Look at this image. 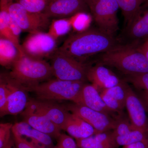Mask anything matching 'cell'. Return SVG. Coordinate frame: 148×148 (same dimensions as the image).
I'll list each match as a JSON object with an SVG mask.
<instances>
[{"label": "cell", "mask_w": 148, "mask_h": 148, "mask_svg": "<svg viewBox=\"0 0 148 148\" xmlns=\"http://www.w3.org/2000/svg\"><path fill=\"white\" fill-rule=\"evenodd\" d=\"M24 121L31 127L57 140L61 130L50 119L37 111L28 102L27 107L21 114Z\"/></svg>", "instance_id": "obj_12"}, {"label": "cell", "mask_w": 148, "mask_h": 148, "mask_svg": "<svg viewBox=\"0 0 148 148\" xmlns=\"http://www.w3.org/2000/svg\"><path fill=\"white\" fill-rule=\"evenodd\" d=\"M9 24L12 34L16 38L19 40V36L22 31V30L16 21L12 18L10 14L9 19Z\"/></svg>", "instance_id": "obj_35"}, {"label": "cell", "mask_w": 148, "mask_h": 148, "mask_svg": "<svg viewBox=\"0 0 148 148\" xmlns=\"http://www.w3.org/2000/svg\"><path fill=\"white\" fill-rule=\"evenodd\" d=\"M72 27L75 32L79 33L89 29L92 16L87 12H80L70 17Z\"/></svg>", "instance_id": "obj_27"}, {"label": "cell", "mask_w": 148, "mask_h": 148, "mask_svg": "<svg viewBox=\"0 0 148 148\" xmlns=\"http://www.w3.org/2000/svg\"><path fill=\"white\" fill-rule=\"evenodd\" d=\"M63 106L70 112L76 115L91 125L98 133L108 132L116 128L118 119L73 103Z\"/></svg>", "instance_id": "obj_8"}, {"label": "cell", "mask_w": 148, "mask_h": 148, "mask_svg": "<svg viewBox=\"0 0 148 148\" xmlns=\"http://www.w3.org/2000/svg\"><path fill=\"white\" fill-rule=\"evenodd\" d=\"M124 81L130 83L137 89L148 92V73L125 75Z\"/></svg>", "instance_id": "obj_29"}, {"label": "cell", "mask_w": 148, "mask_h": 148, "mask_svg": "<svg viewBox=\"0 0 148 148\" xmlns=\"http://www.w3.org/2000/svg\"><path fill=\"white\" fill-rule=\"evenodd\" d=\"M78 148H79L78 147Z\"/></svg>", "instance_id": "obj_44"}, {"label": "cell", "mask_w": 148, "mask_h": 148, "mask_svg": "<svg viewBox=\"0 0 148 148\" xmlns=\"http://www.w3.org/2000/svg\"><path fill=\"white\" fill-rule=\"evenodd\" d=\"M14 143V141L12 142V141H11L10 143H9L8 145H7L5 146L3 148H12V145H13V144Z\"/></svg>", "instance_id": "obj_41"}, {"label": "cell", "mask_w": 148, "mask_h": 148, "mask_svg": "<svg viewBox=\"0 0 148 148\" xmlns=\"http://www.w3.org/2000/svg\"><path fill=\"white\" fill-rule=\"evenodd\" d=\"M133 130L132 125L126 120L122 119L121 116L119 118L116 128L111 132L112 138L117 136L126 135L130 131Z\"/></svg>", "instance_id": "obj_30"}, {"label": "cell", "mask_w": 148, "mask_h": 148, "mask_svg": "<svg viewBox=\"0 0 148 148\" xmlns=\"http://www.w3.org/2000/svg\"><path fill=\"white\" fill-rule=\"evenodd\" d=\"M22 53L13 42L0 38V64L3 66H12Z\"/></svg>", "instance_id": "obj_22"}, {"label": "cell", "mask_w": 148, "mask_h": 148, "mask_svg": "<svg viewBox=\"0 0 148 148\" xmlns=\"http://www.w3.org/2000/svg\"><path fill=\"white\" fill-rule=\"evenodd\" d=\"M51 1H52V0H51Z\"/></svg>", "instance_id": "obj_45"}, {"label": "cell", "mask_w": 148, "mask_h": 148, "mask_svg": "<svg viewBox=\"0 0 148 148\" xmlns=\"http://www.w3.org/2000/svg\"><path fill=\"white\" fill-rule=\"evenodd\" d=\"M8 6L1 7L0 11V36L13 43L22 53H24L21 45L19 44V40L16 38L12 34L9 24L10 14Z\"/></svg>", "instance_id": "obj_23"}, {"label": "cell", "mask_w": 148, "mask_h": 148, "mask_svg": "<svg viewBox=\"0 0 148 148\" xmlns=\"http://www.w3.org/2000/svg\"><path fill=\"white\" fill-rule=\"evenodd\" d=\"M12 123H1L0 124V148H3L10 143Z\"/></svg>", "instance_id": "obj_31"}, {"label": "cell", "mask_w": 148, "mask_h": 148, "mask_svg": "<svg viewBox=\"0 0 148 148\" xmlns=\"http://www.w3.org/2000/svg\"><path fill=\"white\" fill-rule=\"evenodd\" d=\"M143 97L148 98V92L144 91V92H143Z\"/></svg>", "instance_id": "obj_42"}, {"label": "cell", "mask_w": 148, "mask_h": 148, "mask_svg": "<svg viewBox=\"0 0 148 148\" xmlns=\"http://www.w3.org/2000/svg\"><path fill=\"white\" fill-rule=\"evenodd\" d=\"M87 79L98 88L99 92L103 89L114 87L122 81L110 69L98 63L95 66H89Z\"/></svg>", "instance_id": "obj_17"}, {"label": "cell", "mask_w": 148, "mask_h": 148, "mask_svg": "<svg viewBox=\"0 0 148 148\" xmlns=\"http://www.w3.org/2000/svg\"><path fill=\"white\" fill-rule=\"evenodd\" d=\"M98 64L115 68L124 75L148 73V61L136 45H118L100 54Z\"/></svg>", "instance_id": "obj_2"}, {"label": "cell", "mask_w": 148, "mask_h": 148, "mask_svg": "<svg viewBox=\"0 0 148 148\" xmlns=\"http://www.w3.org/2000/svg\"><path fill=\"white\" fill-rule=\"evenodd\" d=\"M12 132L16 148H38L26 138L19 135L13 128L12 129Z\"/></svg>", "instance_id": "obj_34"}, {"label": "cell", "mask_w": 148, "mask_h": 148, "mask_svg": "<svg viewBox=\"0 0 148 148\" xmlns=\"http://www.w3.org/2000/svg\"><path fill=\"white\" fill-rule=\"evenodd\" d=\"M116 148L129 145L134 143L148 141V130H135L122 136L112 138Z\"/></svg>", "instance_id": "obj_24"}, {"label": "cell", "mask_w": 148, "mask_h": 148, "mask_svg": "<svg viewBox=\"0 0 148 148\" xmlns=\"http://www.w3.org/2000/svg\"><path fill=\"white\" fill-rule=\"evenodd\" d=\"M123 36L129 42L128 44L138 45L140 40L148 38V0L126 26Z\"/></svg>", "instance_id": "obj_11"}, {"label": "cell", "mask_w": 148, "mask_h": 148, "mask_svg": "<svg viewBox=\"0 0 148 148\" xmlns=\"http://www.w3.org/2000/svg\"><path fill=\"white\" fill-rule=\"evenodd\" d=\"M89 10L85 0H52L43 13L49 18H65Z\"/></svg>", "instance_id": "obj_14"}, {"label": "cell", "mask_w": 148, "mask_h": 148, "mask_svg": "<svg viewBox=\"0 0 148 148\" xmlns=\"http://www.w3.org/2000/svg\"><path fill=\"white\" fill-rule=\"evenodd\" d=\"M147 0H116L121 9L126 26L132 21Z\"/></svg>", "instance_id": "obj_25"}, {"label": "cell", "mask_w": 148, "mask_h": 148, "mask_svg": "<svg viewBox=\"0 0 148 148\" xmlns=\"http://www.w3.org/2000/svg\"><path fill=\"white\" fill-rule=\"evenodd\" d=\"M51 0H18L17 2L28 11L43 13Z\"/></svg>", "instance_id": "obj_28"}, {"label": "cell", "mask_w": 148, "mask_h": 148, "mask_svg": "<svg viewBox=\"0 0 148 148\" xmlns=\"http://www.w3.org/2000/svg\"><path fill=\"white\" fill-rule=\"evenodd\" d=\"M125 107L133 130H148V118L143 101L127 85Z\"/></svg>", "instance_id": "obj_13"}, {"label": "cell", "mask_w": 148, "mask_h": 148, "mask_svg": "<svg viewBox=\"0 0 148 148\" xmlns=\"http://www.w3.org/2000/svg\"><path fill=\"white\" fill-rule=\"evenodd\" d=\"M123 148H148V141L138 142L129 145L123 146Z\"/></svg>", "instance_id": "obj_36"}, {"label": "cell", "mask_w": 148, "mask_h": 148, "mask_svg": "<svg viewBox=\"0 0 148 148\" xmlns=\"http://www.w3.org/2000/svg\"><path fill=\"white\" fill-rule=\"evenodd\" d=\"M28 102L63 130L69 113L63 106L53 103V101L33 98H29Z\"/></svg>", "instance_id": "obj_15"}, {"label": "cell", "mask_w": 148, "mask_h": 148, "mask_svg": "<svg viewBox=\"0 0 148 148\" xmlns=\"http://www.w3.org/2000/svg\"><path fill=\"white\" fill-rule=\"evenodd\" d=\"M137 49L141 53H143L148 61V49L145 47L143 46L142 44L136 45Z\"/></svg>", "instance_id": "obj_37"}, {"label": "cell", "mask_w": 148, "mask_h": 148, "mask_svg": "<svg viewBox=\"0 0 148 148\" xmlns=\"http://www.w3.org/2000/svg\"><path fill=\"white\" fill-rule=\"evenodd\" d=\"M85 1H86V0H85Z\"/></svg>", "instance_id": "obj_43"}, {"label": "cell", "mask_w": 148, "mask_h": 148, "mask_svg": "<svg viewBox=\"0 0 148 148\" xmlns=\"http://www.w3.org/2000/svg\"><path fill=\"white\" fill-rule=\"evenodd\" d=\"M70 17L54 19L51 22L48 33L56 40L67 35L72 29Z\"/></svg>", "instance_id": "obj_26"}, {"label": "cell", "mask_w": 148, "mask_h": 148, "mask_svg": "<svg viewBox=\"0 0 148 148\" xmlns=\"http://www.w3.org/2000/svg\"><path fill=\"white\" fill-rule=\"evenodd\" d=\"M53 75L57 79L66 81L87 79L89 66L60 52L58 49L50 57Z\"/></svg>", "instance_id": "obj_6"}, {"label": "cell", "mask_w": 148, "mask_h": 148, "mask_svg": "<svg viewBox=\"0 0 148 148\" xmlns=\"http://www.w3.org/2000/svg\"><path fill=\"white\" fill-rule=\"evenodd\" d=\"M127 83L122 80L117 85L101 90L100 94L107 107L121 115L125 107Z\"/></svg>", "instance_id": "obj_18"}, {"label": "cell", "mask_w": 148, "mask_h": 148, "mask_svg": "<svg viewBox=\"0 0 148 148\" xmlns=\"http://www.w3.org/2000/svg\"><path fill=\"white\" fill-rule=\"evenodd\" d=\"M63 130L77 139L88 138L98 132L90 124L79 116L69 112Z\"/></svg>", "instance_id": "obj_20"}, {"label": "cell", "mask_w": 148, "mask_h": 148, "mask_svg": "<svg viewBox=\"0 0 148 148\" xmlns=\"http://www.w3.org/2000/svg\"><path fill=\"white\" fill-rule=\"evenodd\" d=\"M8 90L4 80L0 77V115L4 116L7 101Z\"/></svg>", "instance_id": "obj_32"}, {"label": "cell", "mask_w": 148, "mask_h": 148, "mask_svg": "<svg viewBox=\"0 0 148 148\" xmlns=\"http://www.w3.org/2000/svg\"><path fill=\"white\" fill-rule=\"evenodd\" d=\"M12 3V0H0V7L7 6Z\"/></svg>", "instance_id": "obj_38"}, {"label": "cell", "mask_w": 148, "mask_h": 148, "mask_svg": "<svg viewBox=\"0 0 148 148\" xmlns=\"http://www.w3.org/2000/svg\"><path fill=\"white\" fill-rule=\"evenodd\" d=\"M86 2L98 29L114 36L119 28L117 12L119 7L116 0H86Z\"/></svg>", "instance_id": "obj_5"}, {"label": "cell", "mask_w": 148, "mask_h": 148, "mask_svg": "<svg viewBox=\"0 0 148 148\" xmlns=\"http://www.w3.org/2000/svg\"><path fill=\"white\" fill-rule=\"evenodd\" d=\"M99 92L98 88L93 84L85 83L75 103L118 119L121 116L115 115V113L107 107Z\"/></svg>", "instance_id": "obj_16"}, {"label": "cell", "mask_w": 148, "mask_h": 148, "mask_svg": "<svg viewBox=\"0 0 148 148\" xmlns=\"http://www.w3.org/2000/svg\"><path fill=\"white\" fill-rule=\"evenodd\" d=\"M8 90L4 116L16 115L26 109L29 98L26 88L11 77L9 74L1 73Z\"/></svg>", "instance_id": "obj_10"}, {"label": "cell", "mask_w": 148, "mask_h": 148, "mask_svg": "<svg viewBox=\"0 0 148 148\" xmlns=\"http://www.w3.org/2000/svg\"><path fill=\"white\" fill-rule=\"evenodd\" d=\"M85 82L49 80L47 82L25 87L34 92L37 99L46 101H69L76 103Z\"/></svg>", "instance_id": "obj_4"}, {"label": "cell", "mask_w": 148, "mask_h": 148, "mask_svg": "<svg viewBox=\"0 0 148 148\" xmlns=\"http://www.w3.org/2000/svg\"><path fill=\"white\" fill-rule=\"evenodd\" d=\"M75 140L79 148H116L111 136V132L109 131Z\"/></svg>", "instance_id": "obj_21"}, {"label": "cell", "mask_w": 148, "mask_h": 148, "mask_svg": "<svg viewBox=\"0 0 148 148\" xmlns=\"http://www.w3.org/2000/svg\"><path fill=\"white\" fill-rule=\"evenodd\" d=\"M56 40L42 31L30 33L21 45L26 55L36 59L49 57L57 49Z\"/></svg>", "instance_id": "obj_7"}, {"label": "cell", "mask_w": 148, "mask_h": 148, "mask_svg": "<svg viewBox=\"0 0 148 148\" xmlns=\"http://www.w3.org/2000/svg\"><path fill=\"white\" fill-rule=\"evenodd\" d=\"M12 128L21 136L30 139L28 140L38 148H53L55 146L49 135L33 128L25 122L16 123Z\"/></svg>", "instance_id": "obj_19"}, {"label": "cell", "mask_w": 148, "mask_h": 148, "mask_svg": "<svg viewBox=\"0 0 148 148\" xmlns=\"http://www.w3.org/2000/svg\"><path fill=\"white\" fill-rule=\"evenodd\" d=\"M118 45L114 36L98 29L91 28L70 35L57 49L77 61L84 63L90 57L106 52Z\"/></svg>", "instance_id": "obj_1"}, {"label": "cell", "mask_w": 148, "mask_h": 148, "mask_svg": "<svg viewBox=\"0 0 148 148\" xmlns=\"http://www.w3.org/2000/svg\"><path fill=\"white\" fill-rule=\"evenodd\" d=\"M142 45L143 46L145 47L148 49V38L145 40V41L142 44Z\"/></svg>", "instance_id": "obj_40"}, {"label": "cell", "mask_w": 148, "mask_h": 148, "mask_svg": "<svg viewBox=\"0 0 148 148\" xmlns=\"http://www.w3.org/2000/svg\"><path fill=\"white\" fill-rule=\"evenodd\" d=\"M143 103L145 105L146 108L148 110V98H145V97H143Z\"/></svg>", "instance_id": "obj_39"}, {"label": "cell", "mask_w": 148, "mask_h": 148, "mask_svg": "<svg viewBox=\"0 0 148 148\" xmlns=\"http://www.w3.org/2000/svg\"><path fill=\"white\" fill-rule=\"evenodd\" d=\"M9 74L25 87L39 84L53 75L49 63L43 59L29 57L25 53L14 63Z\"/></svg>", "instance_id": "obj_3"}, {"label": "cell", "mask_w": 148, "mask_h": 148, "mask_svg": "<svg viewBox=\"0 0 148 148\" xmlns=\"http://www.w3.org/2000/svg\"><path fill=\"white\" fill-rule=\"evenodd\" d=\"M8 10L12 18L24 32L31 33L42 31L50 25V18L44 13H32L17 2L10 4Z\"/></svg>", "instance_id": "obj_9"}, {"label": "cell", "mask_w": 148, "mask_h": 148, "mask_svg": "<svg viewBox=\"0 0 148 148\" xmlns=\"http://www.w3.org/2000/svg\"><path fill=\"white\" fill-rule=\"evenodd\" d=\"M57 140L53 148H78L76 141L71 136L61 133Z\"/></svg>", "instance_id": "obj_33"}]
</instances>
